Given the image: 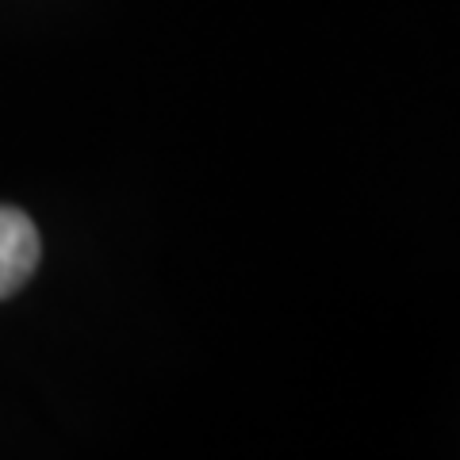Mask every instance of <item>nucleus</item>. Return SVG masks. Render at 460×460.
Instances as JSON below:
<instances>
[{
  "instance_id": "obj_1",
  "label": "nucleus",
  "mask_w": 460,
  "mask_h": 460,
  "mask_svg": "<svg viewBox=\"0 0 460 460\" xmlns=\"http://www.w3.org/2000/svg\"><path fill=\"white\" fill-rule=\"evenodd\" d=\"M39 265V230L20 208H0V299L31 280Z\"/></svg>"
}]
</instances>
